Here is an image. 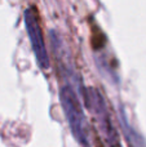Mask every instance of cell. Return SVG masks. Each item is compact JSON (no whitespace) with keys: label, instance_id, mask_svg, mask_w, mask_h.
Here are the masks:
<instances>
[{"label":"cell","instance_id":"cell-1","mask_svg":"<svg viewBox=\"0 0 146 147\" xmlns=\"http://www.w3.org/2000/svg\"><path fill=\"white\" fill-rule=\"evenodd\" d=\"M59 102L64 114L69 123L71 134L83 147H91L89 132L83 106L76 92L70 85H64L59 89Z\"/></svg>","mask_w":146,"mask_h":147},{"label":"cell","instance_id":"cell-2","mask_svg":"<svg viewBox=\"0 0 146 147\" xmlns=\"http://www.w3.org/2000/svg\"><path fill=\"white\" fill-rule=\"evenodd\" d=\"M87 101L92 114L95 115L98 123L100 130L102 133L105 142L107 147H123L119 141V136L114 128L113 120H111L110 111L107 109L106 101L101 92L96 88H91L87 90Z\"/></svg>","mask_w":146,"mask_h":147},{"label":"cell","instance_id":"cell-3","mask_svg":"<svg viewBox=\"0 0 146 147\" xmlns=\"http://www.w3.org/2000/svg\"><path fill=\"white\" fill-rule=\"evenodd\" d=\"M25 26L26 31H27V36L30 40L31 48L35 54V58L40 69L48 70L51 67V62H49L48 52H47L45 44H44L43 32H41L40 22H39L36 10L34 8H28L25 12Z\"/></svg>","mask_w":146,"mask_h":147},{"label":"cell","instance_id":"cell-4","mask_svg":"<svg viewBox=\"0 0 146 147\" xmlns=\"http://www.w3.org/2000/svg\"><path fill=\"white\" fill-rule=\"evenodd\" d=\"M119 117H120L119 121H120L122 129H123L124 134H126L127 142H128L132 147H146V141L144 140V137H142L139 132H136V130L132 128V125L128 123L123 109H120V111H119Z\"/></svg>","mask_w":146,"mask_h":147}]
</instances>
